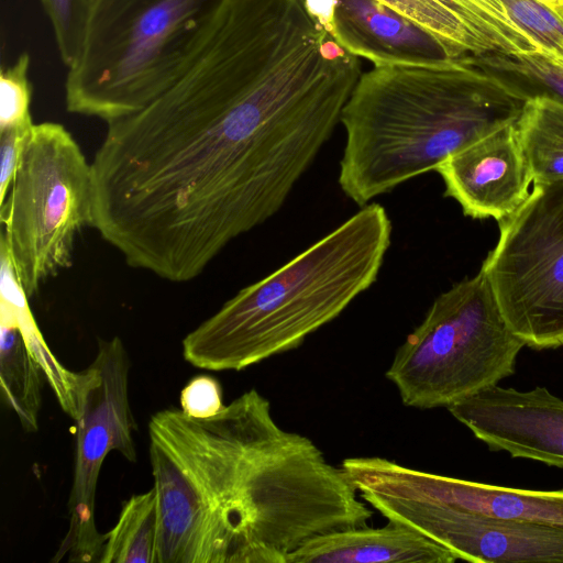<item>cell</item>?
<instances>
[{
  "mask_svg": "<svg viewBox=\"0 0 563 563\" xmlns=\"http://www.w3.org/2000/svg\"><path fill=\"white\" fill-rule=\"evenodd\" d=\"M179 400L181 411L192 418H209L224 408L221 385L209 375L191 378L181 389Z\"/></svg>",
  "mask_w": 563,
  "mask_h": 563,
  "instance_id": "d4e9b609",
  "label": "cell"
},
{
  "mask_svg": "<svg viewBox=\"0 0 563 563\" xmlns=\"http://www.w3.org/2000/svg\"><path fill=\"white\" fill-rule=\"evenodd\" d=\"M55 35L62 62L75 59L85 30L90 0H41Z\"/></svg>",
  "mask_w": 563,
  "mask_h": 563,
  "instance_id": "cb8c5ba5",
  "label": "cell"
},
{
  "mask_svg": "<svg viewBox=\"0 0 563 563\" xmlns=\"http://www.w3.org/2000/svg\"><path fill=\"white\" fill-rule=\"evenodd\" d=\"M516 123L533 183L563 179V103L530 98Z\"/></svg>",
  "mask_w": 563,
  "mask_h": 563,
  "instance_id": "d6986e66",
  "label": "cell"
},
{
  "mask_svg": "<svg viewBox=\"0 0 563 563\" xmlns=\"http://www.w3.org/2000/svg\"><path fill=\"white\" fill-rule=\"evenodd\" d=\"M448 410L489 450L563 468V400L545 387L518 391L496 385Z\"/></svg>",
  "mask_w": 563,
  "mask_h": 563,
  "instance_id": "7c38bea8",
  "label": "cell"
},
{
  "mask_svg": "<svg viewBox=\"0 0 563 563\" xmlns=\"http://www.w3.org/2000/svg\"><path fill=\"white\" fill-rule=\"evenodd\" d=\"M357 492L446 505L500 519L563 529V489L509 488L413 470L384 457H349L342 463Z\"/></svg>",
  "mask_w": 563,
  "mask_h": 563,
  "instance_id": "8fae6325",
  "label": "cell"
},
{
  "mask_svg": "<svg viewBox=\"0 0 563 563\" xmlns=\"http://www.w3.org/2000/svg\"><path fill=\"white\" fill-rule=\"evenodd\" d=\"M0 336L3 400L15 412L24 431L36 432L44 373L23 338L14 307L4 298H1Z\"/></svg>",
  "mask_w": 563,
  "mask_h": 563,
  "instance_id": "e0dca14e",
  "label": "cell"
},
{
  "mask_svg": "<svg viewBox=\"0 0 563 563\" xmlns=\"http://www.w3.org/2000/svg\"><path fill=\"white\" fill-rule=\"evenodd\" d=\"M477 66L497 74L528 99L543 96L563 103V60L539 51L516 55L468 56Z\"/></svg>",
  "mask_w": 563,
  "mask_h": 563,
  "instance_id": "44dd1931",
  "label": "cell"
},
{
  "mask_svg": "<svg viewBox=\"0 0 563 563\" xmlns=\"http://www.w3.org/2000/svg\"><path fill=\"white\" fill-rule=\"evenodd\" d=\"M481 268L526 346H563V179L533 183Z\"/></svg>",
  "mask_w": 563,
  "mask_h": 563,
  "instance_id": "ba28073f",
  "label": "cell"
},
{
  "mask_svg": "<svg viewBox=\"0 0 563 563\" xmlns=\"http://www.w3.org/2000/svg\"><path fill=\"white\" fill-rule=\"evenodd\" d=\"M516 122L473 142L437 167L444 195L456 200L465 216L499 223L527 200L533 178Z\"/></svg>",
  "mask_w": 563,
  "mask_h": 563,
  "instance_id": "4fadbf2b",
  "label": "cell"
},
{
  "mask_svg": "<svg viewBox=\"0 0 563 563\" xmlns=\"http://www.w3.org/2000/svg\"><path fill=\"white\" fill-rule=\"evenodd\" d=\"M130 358L119 336L99 340L92 363L77 372L74 476L68 499L69 525L53 563L99 562L106 534L98 531L95 505L103 461L118 451L136 461V422L129 400Z\"/></svg>",
  "mask_w": 563,
  "mask_h": 563,
  "instance_id": "9c48e42d",
  "label": "cell"
},
{
  "mask_svg": "<svg viewBox=\"0 0 563 563\" xmlns=\"http://www.w3.org/2000/svg\"><path fill=\"white\" fill-rule=\"evenodd\" d=\"M360 76L296 3L229 0L169 86L108 123L92 227L131 267L195 279L283 207Z\"/></svg>",
  "mask_w": 563,
  "mask_h": 563,
  "instance_id": "6da1fadb",
  "label": "cell"
},
{
  "mask_svg": "<svg viewBox=\"0 0 563 563\" xmlns=\"http://www.w3.org/2000/svg\"><path fill=\"white\" fill-rule=\"evenodd\" d=\"M421 25L460 57L539 51L503 0H378Z\"/></svg>",
  "mask_w": 563,
  "mask_h": 563,
  "instance_id": "9a60e30c",
  "label": "cell"
},
{
  "mask_svg": "<svg viewBox=\"0 0 563 563\" xmlns=\"http://www.w3.org/2000/svg\"><path fill=\"white\" fill-rule=\"evenodd\" d=\"M331 36L350 54L375 66L441 65L464 58L378 0H335Z\"/></svg>",
  "mask_w": 563,
  "mask_h": 563,
  "instance_id": "5bb4252c",
  "label": "cell"
},
{
  "mask_svg": "<svg viewBox=\"0 0 563 563\" xmlns=\"http://www.w3.org/2000/svg\"><path fill=\"white\" fill-rule=\"evenodd\" d=\"M1 298L14 307L20 330L31 353L40 363L60 407L75 420L78 410L77 372L65 368L47 347L26 305L27 297L12 273H4L1 276Z\"/></svg>",
  "mask_w": 563,
  "mask_h": 563,
  "instance_id": "ffe728a7",
  "label": "cell"
},
{
  "mask_svg": "<svg viewBox=\"0 0 563 563\" xmlns=\"http://www.w3.org/2000/svg\"><path fill=\"white\" fill-rule=\"evenodd\" d=\"M523 346L481 268L434 299L386 377L405 406L448 408L511 376Z\"/></svg>",
  "mask_w": 563,
  "mask_h": 563,
  "instance_id": "8992f818",
  "label": "cell"
},
{
  "mask_svg": "<svg viewBox=\"0 0 563 563\" xmlns=\"http://www.w3.org/2000/svg\"><path fill=\"white\" fill-rule=\"evenodd\" d=\"M391 231L383 206L361 207L189 332L184 358L203 369L241 371L298 347L376 282Z\"/></svg>",
  "mask_w": 563,
  "mask_h": 563,
  "instance_id": "277c9868",
  "label": "cell"
},
{
  "mask_svg": "<svg viewBox=\"0 0 563 563\" xmlns=\"http://www.w3.org/2000/svg\"><path fill=\"white\" fill-rule=\"evenodd\" d=\"M159 528V499L153 486L122 504L118 522L106 533L99 563H157Z\"/></svg>",
  "mask_w": 563,
  "mask_h": 563,
  "instance_id": "ac0fdd59",
  "label": "cell"
},
{
  "mask_svg": "<svg viewBox=\"0 0 563 563\" xmlns=\"http://www.w3.org/2000/svg\"><path fill=\"white\" fill-rule=\"evenodd\" d=\"M446 547L402 525L352 528L319 536L290 553L286 563H453Z\"/></svg>",
  "mask_w": 563,
  "mask_h": 563,
  "instance_id": "2e32d148",
  "label": "cell"
},
{
  "mask_svg": "<svg viewBox=\"0 0 563 563\" xmlns=\"http://www.w3.org/2000/svg\"><path fill=\"white\" fill-rule=\"evenodd\" d=\"M526 101L511 82L468 56L441 65L375 66L361 74L341 113L340 187L363 207L516 122Z\"/></svg>",
  "mask_w": 563,
  "mask_h": 563,
  "instance_id": "3957f363",
  "label": "cell"
},
{
  "mask_svg": "<svg viewBox=\"0 0 563 563\" xmlns=\"http://www.w3.org/2000/svg\"><path fill=\"white\" fill-rule=\"evenodd\" d=\"M31 130H9L0 132V203L4 200L11 187L23 145Z\"/></svg>",
  "mask_w": 563,
  "mask_h": 563,
  "instance_id": "484cf974",
  "label": "cell"
},
{
  "mask_svg": "<svg viewBox=\"0 0 563 563\" xmlns=\"http://www.w3.org/2000/svg\"><path fill=\"white\" fill-rule=\"evenodd\" d=\"M511 19L530 36L540 51L563 60V15L537 0H503Z\"/></svg>",
  "mask_w": 563,
  "mask_h": 563,
  "instance_id": "603a6c76",
  "label": "cell"
},
{
  "mask_svg": "<svg viewBox=\"0 0 563 563\" xmlns=\"http://www.w3.org/2000/svg\"><path fill=\"white\" fill-rule=\"evenodd\" d=\"M360 497L388 522L411 528L446 547L459 560L476 563H563V529L500 519L437 503Z\"/></svg>",
  "mask_w": 563,
  "mask_h": 563,
  "instance_id": "30bf717a",
  "label": "cell"
},
{
  "mask_svg": "<svg viewBox=\"0 0 563 563\" xmlns=\"http://www.w3.org/2000/svg\"><path fill=\"white\" fill-rule=\"evenodd\" d=\"M30 56L22 53L0 74V132L9 130L30 131V103L32 86L29 79Z\"/></svg>",
  "mask_w": 563,
  "mask_h": 563,
  "instance_id": "7402d4cb",
  "label": "cell"
},
{
  "mask_svg": "<svg viewBox=\"0 0 563 563\" xmlns=\"http://www.w3.org/2000/svg\"><path fill=\"white\" fill-rule=\"evenodd\" d=\"M148 435L157 563H286L309 540L374 515L342 466L283 429L255 388L209 418L157 411Z\"/></svg>",
  "mask_w": 563,
  "mask_h": 563,
  "instance_id": "7a4b0ae2",
  "label": "cell"
},
{
  "mask_svg": "<svg viewBox=\"0 0 563 563\" xmlns=\"http://www.w3.org/2000/svg\"><path fill=\"white\" fill-rule=\"evenodd\" d=\"M309 12L331 35L335 0H306Z\"/></svg>",
  "mask_w": 563,
  "mask_h": 563,
  "instance_id": "4316f807",
  "label": "cell"
},
{
  "mask_svg": "<svg viewBox=\"0 0 563 563\" xmlns=\"http://www.w3.org/2000/svg\"><path fill=\"white\" fill-rule=\"evenodd\" d=\"M0 220L1 244L27 298L71 266L76 236L93 223V178L91 163L64 125H33Z\"/></svg>",
  "mask_w": 563,
  "mask_h": 563,
  "instance_id": "52a82bcc",
  "label": "cell"
},
{
  "mask_svg": "<svg viewBox=\"0 0 563 563\" xmlns=\"http://www.w3.org/2000/svg\"><path fill=\"white\" fill-rule=\"evenodd\" d=\"M228 0H90L68 66V112L107 123L133 114L176 78Z\"/></svg>",
  "mask_w": 563,
  "mask_h": 563,
  "instance_id": "5b68a950",
  "label": "cell"
}]
</instances>
